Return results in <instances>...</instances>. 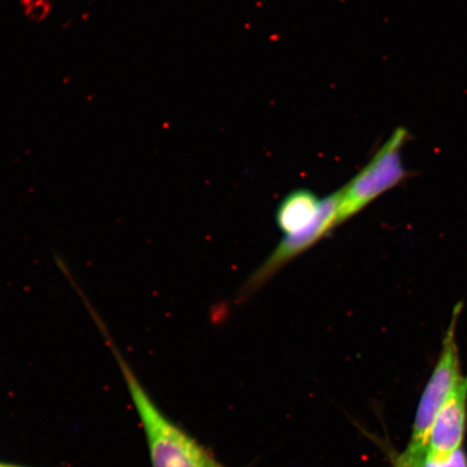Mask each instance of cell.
<instances>
[{
  "instance_id": "277c9868",
  "label": "cell",
  "mask_w": 467,
  "mask_h": 467,
  "mask_svg": "<svg viewBox=\"0 0 467 467\" xmlns=\"http://www.w3.org/2000/svg\"><path fill=\"white\" fill-rule=\"evenodd\" d=\"M338 204H340L338 192L323 198L317 217L305 229L285 235L276 249L248 279L243 288L242 296H247L259 290L290 261L313 247L320 239L340 225L338 224Z\"/></svg>"
},
{
  "instance_id": "ba28073f",
  "label": "cell",
  "mask_w": 467,
  "mask_h": 467,
  "mask_svg": "<svg viewBox=\"0 0 467 467\" xmlns=\"http://www.w3.org/2000/svg\"><path fill=\"white\" fill-rule=\"evenodd\" d=\"M49 10L50 9L47 7L45 4L38 2L36 4L28 5L26 9V16L29 17V19L40 21L45 19L46 16L48 15Z\"/></svg>"
},
{
  "instance_id": "3957f363",
  "label": "cell",
  "mask_w": 467,
  "mask_h": 467,
  "mask_svg": "<svg viewBox=\"0 0 467 467\" xmlns=\"http://www.w3.org/2000/svg\"><path fill=\"white\" fill-rule=\"evenodd\" d=\"M412 139L404 127L394 130L361 171L338 190V224L353 218L372 202L404 182L410 172L402 162V149Z\"/></svg>"
},
{
  "instance_id": "5b68a950",
  "label": "cell",
  "mask_w": 467,
  "mask_h": 467,
  "mask_svg": "<svg viewBox=\"0 0 467 467\" xmlns=\"http://www.w3.org/2000/svg\"><path fill=\"white\" fill-rule=\"evenodd\" d=\"M466 418L467 376H463L437 413L425 458L447 459L459 451L465 434Z\"/></svg>"
},
{
  "instance_id": "6da1fadb",
  "label": "cell",
  "mask_w": 467,
  "mask_h": 467,
  "mask_svg": "<svg viewBox=\"0 0 467 467\" xmlns=\"http://www.w3.org/2000/svg\"><path fill=\"white\" fill-rule=\"evenodd\" d=\"M88 312L114 356L141 422L153 467H226L190 434L163 413L110 336L107 324L92 305Z\"/></svg>"
},
{
  "instance_id": "52a82bcc",
  "label": "cell",
  "mask_w": 467,
  "mask_h": 467,
  "mask_svg": "<svg viewBox=\"0 0 467 467\" xmlns=\"http://www.w3.org/2000/svg\"><path fill=\"white\" fill-rule=\"evenodd\" d=\"M421 467H467L465 453L459 449L451 457L442 460L425 458Z\"/></svg>"
},
{
  "instance_id": "8992f818",
  "label": "cell",
  "mask_w": 467,
  "mask_h": 467,
  "mask_svg": "<svg viewBox=\"0 0 467 467\" xmlns=\"http://www.w3.org/2000/svg\"><path fill=\"white\" fill-rule=\"evenodd\" d=\"M320 202L321 200L311 191L291 192L277 209L276 220L279 229L285 235L305 229L317 217Z\"/></svg>"
},
{
  "instance_id": "9c48e42d",
  "label": "cell",
  "mask_w": 467,
  "mask_h": 467,
  "mask_svg": "<svg viewBox=\"0 0 467 467\" xmlns=\"http://www.w3.org/2000/svg\"><path fill=\"white\" fill-rule=\"evenodd\" d=\"M0 467H32V466H26V465H19V464H14V463L0 462Z\"/></svg>"
},
{
  "instance_id": "7a4b0ae2",
  "label": "cell",
  "mask_w": 467,
  "mask_h": 467,
  "mask_svg": "<svg viewBox=\"0 0 467 467\" xmlns=\"http://www.w3.org/2000/svg\"><path fill=\"white\" fill-rule=\"evenodd\" d=\"M462 309L463 303L461 302L453 309L451 324L442 338L440 358L419 402L410 443L399 460V467L422 466L431 425L443 402L463 377L461 375L460 349L457 342V327Z\"/></svg>"
}]
</instances>
